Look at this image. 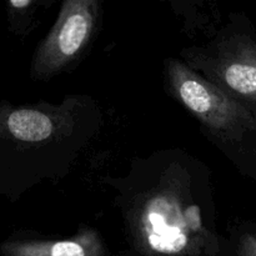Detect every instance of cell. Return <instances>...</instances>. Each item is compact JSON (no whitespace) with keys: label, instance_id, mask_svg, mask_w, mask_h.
<instances>
[{"label":"cell","instance_id":"obj_2","mask_svg":"<svg viewBox=\"0 0 256 256\" xmlns=\"http://www.w3.org/2000/svg\"><path fill=\"white\" fill-rule=\"evenodd\" d=\"M102 126V109L86 94L60 102L0 100V195L16 202L36 185L66 178Z\"/></svg>","mask_w":256,"mask_h":256},{"label":"cell","instance_id":"obj_1","mask_svg":"<svg viewBox=\"0 0 256 256\" xmlns=\"http://www.w3.org/2000/svg\"><path fill=\"white\" fill-rule=\"evenodd\" d=\"M102 182L114 192L130 256H225L212 170L192 152L155 150Z\"/></svg>","mask_w":256,"mask_h":256},{"label":"cell","instance_id":"obj_8","mask_svg":"<svg viewBox=\"0 0 256 256\" xmlns=\"http://www.w3.org/2000/svg\"><path fill=\"white\" fill-rule=\"evenodd\" d=\"M225 256H256V229L236 225L225 235Z\"/></svg>","mask_w":256,"mask_h":256},{"label":"cell","instance_id":"obj_7","mask_svg":"<svg viewBox=\"0 0 256 256\" xmlns=\"http://www.w3.org/2000/svg\"><path fill=\"white\" fill-rule=\"evenodd\" d=\"M52 0H10L5 4L8 30L24 39L32 34L42 22V16Z\"/></svg>","mask_w":256,"mask_h":256},{"label":"cell","instance_id":"obj_3","mask_svg":"<svg viewBox=\"0 0 256 256\" xmlns=\"http://www.w3.org/2000/svg\"><path fill=\"white\" fill-rule=\"evenodd\" d=\"M168 95L199 122L202 134L242 174L256 175V114L188 66L182 59L164 60Z\"/></svg>","mask_w":256,"mask_h":256},{"label":"cell","instance_id":"obj_4","mask_svg":"<svg viewBox=\"0 0 256 256\" xmlns=\"http://www.w3.org/2000/svg\"><path fill=\"white\" fill-rule=\"evenodd\" d=\"M180 59L256 114V36L239 16H232L206 44L184 48Z\"/></svg>","mask_w":256,"mask_h":256},{"label":"cell","instance_id":"obj_5","mask_svg":"<svg viewBox=\"0 0 256 256\" xmlns=\"http://www.w3.org/2000/svg\"><path fill=\"white\" fill-rule=\"evenodd\" d=\"M99 0H66L54 25L38 44L29 76L32 82H49L74 69L94 42L102 24Z\"/></svg>","mask_w":256,"mask_h":256},{"label":"cell","instance_id":"obj_6","mask_svg":"<svg viewBox=\"0 0 256 256\" xmlns=\"http://www.w3.org/2000/svg\"><path fill=\"white\" fill-rule=\"evenodd\" d=\"M0 256H110V252L102 232L84 225L72 236L58 239L18 230L0 242Z\"/></svg>","mask_w":256,"mask_h":256}]
</instances>
